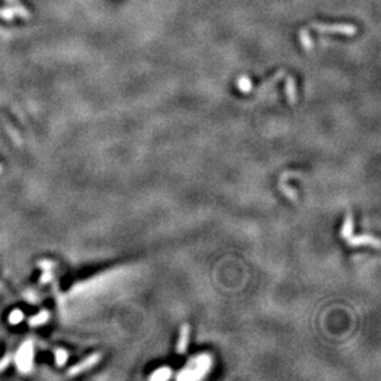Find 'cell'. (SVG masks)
Here are the masks:
<instances>
[{
  "label": "cell",
  "instance_id": "6da1fadb",
  "mask_svg": "<svg viewBox=\"0 0 381 381\" xmlns=\"http://www.w3.org/2000/svg\"><path fill=\"white\" fill-rule=\"evenodd\" d=\"M311 29L319 32L326 34H340L346 36H354L358 32V29L350 24H325V23H312Z\"/></svg>",
  "mask_w": 381,
  "mask_h": 381
},
{
  "label": "cell",
  "instance_id": "7a4b0ae2",
  "mask_svg": "<svg viewBox=\"0 0 381 381\" xmlns=\"http://www.w3.org/2000/svg\"><path fill=\"white\" fill-rule=\"evenodd\" d=\"M348 244L352 245V247H358V245H371V247L374 248H380L379 238L369 235L349 237V238H348Z\"/></svg>",
  "mask_w": 381,
  "mask_h": 381
},
{
  "label": "cell",
  "instance_id": "3957f363",
  "mask_svg": "<svg viewBox=\"0 0 381 381\" xmlns=\"http://www.w3.org/2000/svg\"><path fill=\"white\" fill-rule=\"evenodd\" d=\"M189 338H190V326L188 323H183L181 327V334H179V341L176 344V352L179 354H185L188 350Z\"/></svg>",
  "mask_w": 381,
  "mask_h": 381
},
{
  "label": "cell",
  "instance_id": "277c9868",
  "mask_svg": "<svg viewBox=\"0 0 381 381\" xmlns=\"http://www.w3.org/2000/svg\"><path fill=\"white\" fill-rule=\"evenodd\" d=\"M285 93H286L287 100L290 104H295L296 99H298V93H296V82L295 78L293 76L286 77V82H285Z\"/></svg>",
  "mask_w": 381,
  "mask_h": 381
},
{
  "label": "cell",
  "instance_id": "5b68a950",
  "mask_svg": "<svg viewBox=\"0 0 381 381\" xmlns=\"http://www.w3.org/2000/svg\"><path fill=\"white\" fill-rule=\"evenodd\" d=\"M353 230H354V217H353V214H352V212H348L347 216H346V220H344L343 229H342L341 236L343 237V238L348 239V238H349V237H352Z\"/></svg>",
  "mask_w": 381,
  "mask_h": 381
},
{
  "label": "cell",
  "instance_id": "8992f818",
  "mask_svg": "<svg viewBox=\"0 0 381 381\" xmlns=\"http://www.w3.org/2000/svg\"><path fill=\"white\" fill-rule=\"evenodd\" d=\"M299 38H300V43H301V46L304 47L306 51H311L312 49H313V41H312L310 32H308L307 29L300 30Z\"/></svg>",
  "mask_w": 381,
  "mask_h": 381
},
{
  "label": "cell",
  "instance_id": "52a82bcc",
  "mask_svg": "<svg viewBox=\"0 0 381 381\" xmlns=\"http://www.w3.org/2000/svg\"><path fill=\"white\" fill-rule=\"evenodd\" d=\"M237 88L242 93H250L253 89V83L248 76H241L237 79Z\"/></svg>",
  "mask_w": 381,
  "mask_h": 381
},
{
  "label": "cell",
  "instance_id": "ba28073f",
  "mask_svg": "<svg viewBox=\"0 0 381 381\" xmlns=\"http://www.w3.org/2000/svg\"><path fill=\"white\" fill-rule=\"evenodd\" d=\"M284 76H285V71H284V70H281V71L277 72V73H275L274 76H273V77L271 78V79L268 80V82L262 84V86H260V91H264V89L269 88V86L274 85V84H277L278 82H280V80L283 79V78H284Z\"/></svg>",
  "mask_w": 381,
  "mask_h": 381
},
{
  "label": "cell",
  "instance_id": "9c48e42d",
  "mask_svg": "<svg viewBox=\"0 0 381 381\" xmlns=\"http://www.w3.org/2000/svg\"><path fill=\"white\" fill-rule=\"evenodd\" d=\"M172 375V371H170V369H160V370L155 371L154 374L152 375L151 379H154V380H166L168 379V377Z\"/></svg>",
  "mask_w": 381,
  "mask_h": 381
}]
</instances>
